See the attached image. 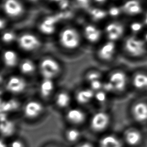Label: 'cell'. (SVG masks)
Here are the masks:
<instances>
[{
  "mask_svg": "<svg viewBox=\"0 0 147 147\" xmlns=\"http://www.w3.org/2000/svg\"><path fill=\"white\" fill-rule=\"evenodd\" d=\"M56 80L47 78H40L37 86V92L42 100L52 99L57 91Z\"/></svg>",
  "mask_w": 147,
  "mask_h": 147,
  "instance_id": "10",
  "label": "cell"
},
{
  "mask_svg": "<svg viewBox=\"0 0 147 147\" xmlns=\"http://www.w3.org/2000/svg\"><path fill=\"white\" fill-rule=\"evenodd\" d=\"M9 147H25V144L22 140L19 138H14L9 144Z\"/></svg>",
  "mask_w": 147,
  "mask_h": 147,
  "instance_id": "32",
  "label": "cell"
},
{
  "mask_svg": "<svg viewBox=\"0 0 147 147\" xmlns=\"http://www.w3.org/2000/svg\"><path fill=\"white\" fill-rule=\"evenodd\" d=\"M53 1H61L62 0H53Z\"/></svg>",
  "mask_w": 147,
  "mask_h": 147,
  "instance_id": "46",
  "label": "cell"
},
{
  "mask_svg": "<svg viewBox=\"0 0 147 147\" xmlns=\"http://www.w3.org/2000/svg\"><path fill=\"white\" fill-rule=\"evenodd\" d=\"M142 24L138 22H133L130 25L131 30L134 33L139 32L140 31H141L142 30Z\"/></svg>",
  "mask_w": 147,
  "mask_h": 147,
  "instance_id": "34",
  "label": "cell"
},
{
  "mask_svg": "<svg viewBox=\"0 0 147 147\" xmlns=\"http://www.w3.org/2000/svg\"><path fill=\"white\" fill-rule=\"evenodd\" d=\"M123 9L126 13L131 15L137 14L142 11L140 3L136 0H129L123 5Z\"/></svg>",
  "mask_w": 147,
  "mask_h": 147,
  "instance_id": "26",
  "label": "cell"
},
{
  "mask_svg": "<svg viewBox=\"0 0 147 147\" xmlns=\"http://www.w3.org/2000/svg\"><path fill=\"white\" fill-rule=\"evenodd\" d=\"M102 90H103V91L106 92L107 94L115 91L113 84L108 80L106 82H103V86H102Z\"/></svg>",
  "mask_w": 147,
  "mask_h": 147,
  "instance_id": "33",
  "label": "cell"
},
{
  "mask_svg": "<svg viewBox=\"0 0 147 147\" xmlns=\"http://www.w3.org/2000/svg\"><path fill=\"white\" fill-rule=\"evenodd\" d=\"M16 45V48L20 52L28 54L39 51L42 48V42L37 36L25 33L18 36Z\"/></svg>",
  "mask_w": 147,
  "mask_h": 147,
  "instance_id": "5",
  "label": "cell"
},
{
  "mask_svg": "<svg viewBox=\"0 0 147 147\" xmlns=\"http://www.w3.org/2000/svg\"><path fill=\"white\" fill-rule=\"evenodd\" d=\"M145 42H147V33L145 34V36H144V40Z\"/></svg>",
  "mask_w": 147,
  "mask_h": 147,
  "instance_id": "43",
  "label": "cell"
},
{
  "mask_svg": "<svg viewBox=\"0 0 147 147\" xmlns=\"http://www.w3.org/2000/svg\"><path fill=\"white\" fill-rule=\"evenodd\" d=\"M109 14L110 16H117L119 14V9L115 6H113L112 7H111L109 9Z\"/></svg>",
  "mask_w": 147,
  "mask_h": 147,
  "instance_id": "35",
  "label": "cell"
},
{
  "mask_svg": "<svg viewBox=\"0 0 147 147\" xmlns=\"http://www.w3.org/2000/svg\"><path fill=\"white\" fill-rule=\"evenodd\" d=\"M95 1L98 3H103L106 1V0H95Z\"/></svg>",
  "mask_w": 147,
  "mask_h": 147,
  "instance_id": "42",
  "label": "cell"
},
{
  "mask_svg": "<svg viewBox=\"0 0 147 147\" xmlns=\"http://www.w3.org/2000/svg\"><path fill=\"white\" fill-rule=\"evenodd\" d=\"M60 5L61 9H65L68 5V1L67 0H62L61 1H60Z\"/></svg>",
  "mask_w": 147,
  "mask_h": 147,
  "instance_id": "38",
  "label": "cell"
},
{
  "mask_svg": "<svg viewBox=\"0 0 147 147\" xmlns=\"http://www.w3.org/2000/svg\"><path fill=\"white\" fill-rule=\"evenodd\" d=\"M6 93L13 96L24 94L28 88V81L26 78L19 73L11 74L6 77L2 86Z\"/></svg>",
  "mask_w": 147,
  "mask_h": 147,
  "instance_id": "4",
  "label": "cell"
},
{
  "mask_svg": "<svg viewBox=\"0 0 147 147\" xmlns=\"http://www.w3.org/2000/svg\"><path fill=\"white\" fill-rule=\"evenodd\" d=\"M107 98V93L103 90H99L95 92L94 100L97 103H105Z\"/></svg>",
  "mask_w": 147,
  "mask_h": 147,
  "instance_id": "29",
  "label": "cell"
},
{
  "mask_svg": "<svg viewBox=\"0 0 147 147\" xmlns=\"http://www.w3.org/2000/svg\"><path fill=\"white\" fill-rule=\"evenodd\" d=\"M100 147H122L120 140L115 136L107 134L103 136L99 140Z\"/></svg>",
  "mask_w": 147,
  "mask_h": 147,
  "instance_id": "24",
  "label": "cell"
},
{
  "mask_svg": "<svg viewBox=\"0 0 147 147\" xmlns=\"http://www.w3.org/2000/svg\"><path fill=\"white\" fill-rule=\"evenodd\" d=\"M37 62V74L40 78L57 80L63 71L61 63L55 56L44 55Z\"/></svg>",
  "mask_w": 147,
  "mask_h": 147,
  "instance_id": "1",
  "label": "cell"
},
{
  "mask_svg": "<svg viewBox=\"0 0 147 147\" xmlns=\"http://www.w3.org/2000/svg\"><path fill=\"white\" fill-rule=\"evenodd\" d=\"M21 59L20 51L17 48L5 47L1 52V63L7 69H17Z\"/></svg>",
  "mask_w": 147,
  "mask_h": 147,
  "instance_id": "8",
  "label": "cell"
},
{
  "mask_svg": "<svg viewBox=\"0 0 147 147\" xmlns=\"http://www.w3.org/2000/svg\"><path fill=\"white\" fill-rule=\"evenodd\" d=\"M17 69L20 74L26 78L33 76L37 73V62L28 57L21 58Z\"/></svg>",
  "mask_w": 147,
  "mask_h": 147,
  "instance_id": "14",
  "label": "cell"
},
{
  "mask_svg": "<svg viewBox=\"0 0 147 147\" xmlns=\"http://www.w3.org/2000/svg\"><path fill=\"white\" fill-rule=\"evenodd\" d=\"M17 37L15 33L11 31H7L3 33L1 36V41L4 45L9 46L13 43L17 42Z\"/></svg>",
  "mask_w": 147,
  "mask_h": 147,
  "instance_id": "28",
  "label": "cell"
},
{
  "mask_svg": "<svg viewBox=\"0 0 147 147\" xmlns=\"http://www.w3.org/2000/svg\"><path fill=\"white\" fill-rule=\"evenodd\" d=\"M91 14L93 18L95 20H102L106 16V12L99 9H94L91 10Z\"/></svg>",
  "mask_w": 147,
  "mask_h": 147,
  "instance_id": "30",
  "label": "cell"
},
{
  "mask_svg": "<svg viewBox=\"0 0 147 147\" xmlns=\"http://www.w3.org/2000/svg\"><path fill=\"white\" fill-rule=\"evenodd\" d=\"M77 1L78 2H79L80 3H81L82 5H86L88 4V3L89 2V0H77Z\"/></svg>",
  "mask_w": 147,
  "mask_h": 147,
  "instance_id": "40",
  "label": "cell"
},
{
  "mask_svg": "<svg viewBox=\"0 0 147 147\" xmlns=\"http://www.w3.org/2000/svg\"><path fill=\"white\" fill-rule=\"evenodd\" d=\"M124 137L126 142L130 145H136L140 142L142 139L141 132L134 128L127 129L124 133Z\"/></svg>",
  "mask_w": 147,
  "mask_h": 147,
  "instance_id": "21",
  "label": "cell"
},
{
  "mask_svg": "<svg viewBox=\"0 0 147 147\" xmlns=\"http://www.w3.org/2000/svg\"><path fill=\"white\" fill-rule=\"evenodd\" d=\"M6 76H5L4 75H3L2 73L0 72V86H3V83L5 82V79Z\"/></svg>",
  "mask_w": 147,
  "mask_h": 147,
  "instance_id": "39",
  "label": "cell"
},
{
  "mask_svg": "<svg viewBox=\"0 0 147 147\" xmlns=\"http://www.w3.org/2000/svg\"><path fill=\"white\" fill-rule=\"evenodd\" d=\"M95 92L88 87H78L73 94V98L78 106H84L94 100Z\"/></svg>",
  "mask_w": 147,
  "mask_h": 147,
  "instance_id": "13",
  "label": "cell"
},
{
  "mask_svg": "<svg viewBox=\"0 0 147 147\" xmlns=\"http://www.w3.org/2000/svg\"><path fill=\"white\" fill-rule=\"evenodd\" d=\"M54 106L58 110L65 111L71 106L73 95L65 89L57 90L52 99Z\"/></svg>",
  "mask_w": 147,
  "mask_h": 147,
  "instance_id": "12",
  "label": "cell"
},
{
  "mask_svg": "<svg viewBox=\"0 0 147 147\" xmlns=\"http://www.w3.org/2000/svg\"><path fill=\"white\" fill-rule=\"evenodd\" d=\"M116 45L114 41L109 40L100 45L96 51L97 58L103 61L112 59L116 52Z\"/></svg>",
  "mask_w": 147,
  "mask_h": 147,
  "instance_id": "15",
  "label": "cell"
},
{
  "mask_svg": "<svg viewBox=\"0 0 147 147\" xmlns=\"http://www.w3.org/2000/svg\"><path fill=\"white\" fill-rule=\"evenodd\" d=\"M145 24L147 25V13L146 14V16H145Z\"/></svg>",
  "mask_w": 147,
  "mask_h": 147,
  "instance_id": "44",
  "label": "cell"
},
{
  "mask_svg": "<svg viewBox=\"0 0 147 147\" xmlns=\"http://www.w3.org/2000/svg\"><path fill=\"white\" fill-rule=\"evenodd\" d=\"M144 40L134 36L127 37L124 42V49L130 56L140 57L146 52V44Z\"/></svg>",
  "mask_w": 147,
  "mask_h": 147,
  "instance_id": "9",
  "label": "cell"
},
{
  "mask_svg": "<svg viewBox=\"0 0 147 147\" xmlns=\"http://www.w3.org/2000/svg\"><path fill=\"white\" fill-rule=\"evenodd\" d=\"M84 37L90 43H96L100 38L101 32L93 25L86 26L84 30Z\"/></svg>",
  "mask_w": 147,
  "mask_h": 147,
  "instance_id": "20",
  "label": "cell"
},
{
  "mask_svg": "<svg viewBox=\"0 0 147 147\" xmlns=\"http://www.w3.org/2000/svg\"><path fill=\"white\" fill-rule=\"evenodd\" d=\"M64 137L70 143L78 142L82 137V131L79 127L68 126L64 130Z\"/></svg>",
  "mask_w": 147,
  "mask_h": 147,
  "instance_id": "22",
  "label": "cell"
},
{
  "mask_svg": "<svg viewBox=\"0 0 147 147\" xmlns=\"http://www.w3.org/2000/svg\"><path fill=\"white\" fill-rule=\"evenodd\" d=\"M9 114L0 113V136L5 138L13 137L18 130V125Z\"/></svg>",
  "mask_w": 147,
  "mask_h": 147,
  "instance_id": "11",
  "label": "cell"
},
{
  "mask_svg": "<svg viewBox=\"0 0 147 147\" xmlns=\"http://www.w3.org/2000/svg\"><path fill=\"white\" fill-rule=\"evenodd\" d=\"M134 119L138 122H144L147 121V103L144 101L136 102L131 109Z\"/></svg>",
  "mask_w": 147,
  "mask_h": 147,
  "instance_id": "17",
  "label": "cell"
},
{
  "mask_svg": "<svg viewBox=\"0 0 147 147\" xmlns=\"http://www.w3.org/2000/svg\"><path fill=\"white\" fill-rule=\"evenodd\" d=\"M64 112V119L68 126L79 127L88 121L87 113L81 106H71Z\"/></svg>",
  "mask_w": 147,
  "mask_h": 147,
  "instance_id": "6",
  "label": "cell"
},
{
  "mask_svg": "<svg viewBox=\"0 0 147 147\" xmlns=\"http://www.w3.org/2000/svg\"><path fill=\"white\" fill-rule=\"evenodd\" d=\"M108 80L113 84L115 91H122L126 86L127 79L124 72L118 70L113 72L109 75Z\"/></svg>",
  "mask_w": 147,
  "mask_h": 147,
  "instance_id": "16",
  "label": "cell"
},
{
  "mask_svg": "<svg viewBox=\"0 0 147 147\" xmlns=\"http://www.w3.org/2000/svg\"><path fill=\"white\" fill-rule=\"evenodd\" d=\"M107 36L110 41H115L119 39L123 33V28L119 24L110 23L106 27Z\"/></svg>",
  "mask_w": 147,
  "mask_h": 147,
  "instance_id": "18",
  "label": "cell"
},
{
  "mask_svg": "<svg viewBox=\"0 0 147 147\" xmlns=\"http://www.w3.org/2000/svg\"><path fill=\"white\" fill-rule=\"evenodd\" d=\"M87 122L91 131L99 133L104 131L109 126L110 117L107 113L104 111H98L92 114Z\"/></svg>",
  "mask_w": 147,
  "mask_h": 147,
  "instance_id": "7",
  "label": "cell"
},
{
  "mask_svg": "<svg viewBox=\"0 0 147 147\" xmlns=\"http://www.w3.org/2000/svg\"><path fill=\"white\" fill-rule=\"evenodd\" d=\"M48 147H56V146H55V145H50V146H49Z\"/></svg>",
  "mask_w": 147,
  "mask_h": 147,
  "instance_id": "45",
  "label": "cell"
},
{
  "mask_svg": "<svg viewBox=\"0 0 147 147\" xmlns=\"http://www.w3.org/2000/svg\"><path fill=\"white\" fill-rule=\"evenodd\" d=\"M60 48L68 52H75L80 48L82 37L80 33L74 28H66L63 30L58 37Z\"/></svg>",
  "mask_w": 147,
  "mask_h": 147,
  "instance_id": "2",
  "label": "cell"
},
{
  "mask_svg": "<svg viewBox=\"0 0 147 147\" xmlns=\"http://www.w3.org/2000/svg\"><path fill=\"white\" fill-rule=\"evenodd\" d=\"M76 147H94L92 144L88 142H83L79 144Z\"/></svg>",
  "mask_w": 147,
  "mask_h": 147,
  "instance_id": "37",
  "label": "cell"
},
{
  "mask_svg": "<svg viewBox=\"0 0 147 147\" xmlns=\"http://www.w3.org/2000/svg\"><path fill=\"white\" fill-rule=\"evenodd\" d=\"M5 26V21L2 20V19H0V30L1 29H3Z\"/></svg>",
  "mask_w": 147,
  "mask_h": 147,
  "instance_id": "41",
  "label": "cell"
},
{
  "mask_svg": "<svg viewBox=\"0 0 147 147\" xmlns=\"http://www.w3.org/2000/svg\"><path fill=\"white\" fill-rule=\"evenodd\" d=\"M6 13L10 16H17L22 11V7L17 0H7L4 5Z\"/></svg>",
  "mask_w": 147,
  "mask_h": 147,
  "instance_id": "23",
  "label": "cell"
},
{
  "mask_svg": "<svg viewBox=\"0 0 147 147\" xmlns=\"http://www.w3.org/2000/svg\"><path fill=\"white\" fill-rule=\"evenodd\" d=\"M31 1H35V0H31Z\"/></svg>",
  "mask_w": 147,
  "mask_h": 147,
  "instance_id": "47",
  "label": "cell"
},
{
  "mask_svg": "<svg viewBox=\"0 0 147 147\" xmlns=\"http://www.w3.org/2000/svg\"><path fill=\"white\" fill-rule=\"evenodd\" d=\"M132 84L138 90L147 88V74L137 72L134 74L132 78Z\"/></svg>",
  "mask_w": 147,
  "mask_h": 147,
  "instance_id": "25",
  "label": "cell"
},
{
  "mask_svg": "<svg viewBox=\"0 0 147 147\" xmlns=\"http://www.w3.org/2000/svg\"><path fill=\"white\" fill-rule=\"evenodd\" d=\"M102 74L96 69H90L86 71L83 75L84 80L87 83L96 80H101Z\"/></svg>",
  "mask_w": 147,
  "mask_h": 147,
  "instance_id": "27",
  "label": "cell"
},
{
  "mask_svg": "<svg viewBox=\"0 0 147 147\" xmlns=\"http://www.w3.org/2000/svg\"><path fill=\"white\" fill-rule=\"evenodd\" d=\"M21 113L28 121H35L41 118L45 113V104L40 99L30 98L22 104Z\"/></svg>",
  "mask_w": 147,
  "mask_h": 147,
  "instance_id": "3",
  "label": "cell"
},
{
  "mask_svg": "<svg viewBox=\"0 0 147 147\" xmlns=\"http://www.w3.org/2000/svg\"><path fill=\"white\" fill-rule=\"evenodd\" d=\"M59 20V18L57 16L47 18L39 26L40 32L46 35L53 34L55 30V24Z\"/></svg>",
  "mask_w": 147,
  "mask_h": 147,
  "instance_id": "19",
  "label": "cell"
},
{
  "mask_svg": "<svg viewBox=\"0 0 147 147\" xmlns=\"http://www.w3.org/2000/svg\"><path fill=\"white\" fill-rule=\"evenodd\" d=\"M88 84L90 88H91L94 92H96L102 89L103 82H102L101 80H96L89 83Z\"/></svg>",
  "mask_w": 147,
  "mask_h": 147,
  "instance_id": "31",
  "label": "cell"
},
{
  "mask_svg": "<svg viewBox=\"0 0 147 147\" xmlns=\"http://www.w3.org/2000/svg\"><path fill=\"white\" fill-rule=\"evenodd\" d=\"M6 139V138L0 136V147H9V144Z\"/></svg>",
  "mask_w": 147,
  "mask_h": 147,
  "instance_id": "36",
  "label": "cell"
}]
</instances>
